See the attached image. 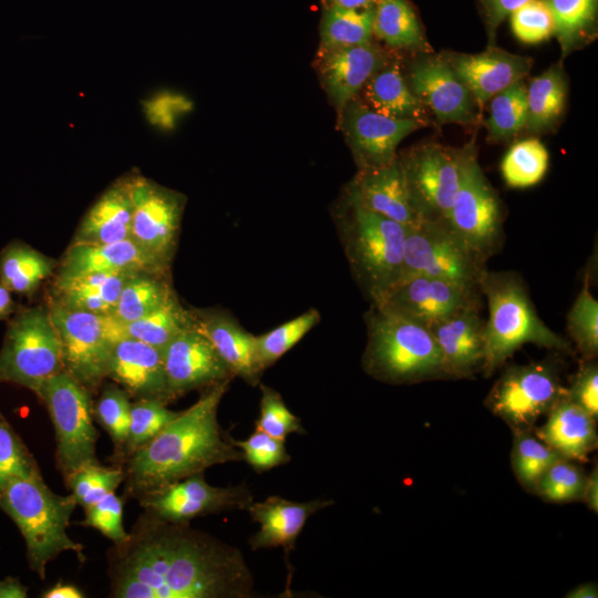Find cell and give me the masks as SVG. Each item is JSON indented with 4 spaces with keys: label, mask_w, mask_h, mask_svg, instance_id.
<instances>
[{
    "label": "cell",
    "mask_w": 598,
    "mask_h": 598,
    "mask_svg": "<svg viewBox=\"0 0 598 598\" xmlns=\"http://www.w3.org/2000/svg\"><path fill=\"white\" fill-rule=\"evenodd\" d=\"M111 597L247 598L254 580L241 553L187 523L145 513L110 555Z\"/></svg>",
    "instance_id": "1"
},
{
    "label": "cell",
    "mask_w": 598,
    "mask_h": 598,
    "mask_svg": "<svg viewBox=\"0 0 598 598\" xmlns=\"http://www.w3.org/2000/svg\"><path fill=\"white\" fill-rule=\"evenodd\" d=\"M230 381L209 385L192 406L128 455L123 471L131 495L140 497L213 465L244 461L241 451L217 420L219 403Z\"/></svg>",
    "instance_id": "2"
},
{
    "label": "cell",
    "mask_w": 598,
    "mask_h": 598,
    "mask_svg": "<svg viewBox=\"0 0 598 598\" xmlns=\"http://www.w3.org/2000/svg\"><path fill=\"white\" fill-rule=\"evenodd\" d=\"M480 290L487 299L489 311L484 327V377L494 374L526 343L575 354L570 341L553 331L538 317L517 274L485 269L480 279Z\"/></svg>",
    "instance_id": "3"
},
{
    "label": "cell",
    "mask_w": 598,
    "mask_h": 598,
    "mask_svg": "<svg viewBox=\"0 0 598 598\" xmlns=\"http://www.w3.org/2000/svg\"><path fill=\"white\" fill-rule=\"evenodd\" d=\"M333 218L353 278L370 302L378 301L401 278L408 228L367 209L346 192Z\"/></svg>",
    "instance_id": "4"
},
{
    "label": "cell",
    "mask_w": 598,
    "mask_h": 598,
    "mask_svg": "<svg viewBox=\"0 0 598 598\" xmlns=\"http://www.w3.org/2000/svg\"><path fill=\"white\" fill-rule=\"evenodd\" d=\"M363 371L389 384L444 380L439 347L429 328L371 303L364 313Z\"/></svg>",
    "instance_id": "5"
},
{
    "label": "cell",
    "mask_w": 598,
    "mask_h": 598,
    "mask_svg": "<svg viewBox=\"0 0 598 598\" xmlns=\"http://www.w3.org/2000/svg\"><path fill=\"white\" fill-rule=\"evenodd\" d=\"M76 505L72 494L53 493L41 476L13 480L0 493V507L19 527L30 568L41 579L47 565L63 551H73L81 560L85 558L82 545L66 532Z\"/></svg>",
    "instance_id": "6"
},
{
    "label": "cell",
    "mask_w": 598,
    "mask_h": 598,
    "mask_svg": "<svg viewBox=\"0 0 598 598\" xmlns=\"http://www.w3.org/2000/svg\"><path fill=\"white\" fill-rule=\"evenodd\" d=\"M62 371L61 342L48 308L18 311L8 323L0 350V382L38 394L45 381Z\"/></svg>",
    "instance_id": "7"
},
{
    "label": "cell",
    "mask_w": 598,
    "mask_h": 598,
    "mask_svg": "<svg viewBox=\"0 0 598 598\" xmlns=\"http://www.w3.org/2000/svg\"><path fill=\"white\" fill-rule=\"evenodd\" d=\"M503 207L497 192L485 177L475 142L463 171L462 181L445 223L457 239L482 264L503 246Z\"/></svg>",
    "instance_id": "8"
},
{
    "label": "cell",
    "mask_w": 598,
    "mask_h": 598,
    "mask_svg": "<svg viewBox=\"0 0 598 598\" xmlns=\"http://www.w3.org/2000/svg\"><path fill=\"white\" fill-rule=\"evenodd\" d=\"M566 388L553 359L507 367L494 382L484 404L512 432L533 431Z\"/></svg>",
    "instance_id": "9"
},
{
    "label": "cell",
    "mask_w": 598,
    "mask_h": 598,
    "mask_svg": "<svg viewBox=\"0 0 598 598\" xmlns=\"http://www.w3.org/2000/svg\"><path fill=\"white\" fill-rule=\"evenodd\" d=\"M37 395L54 425L56 460L64 477L85 464L97 463L99 432L92 421L89 390L62 371L45 381Z\"/></svg>",
    "instance_id": "10"
},
{
    "label": "cell",
    "mask_w": 598,
    "mask_h": 598,
    "mask_svg": "<svg viewBox=\"0 0 598 598\" xmlns=\"http://www.w3.org/2000/svg\"><path fill=\"white\" fill-rule=\"evenodd\" d=\"M474 142L461 148L426 142L399 156L411 199L422 220H445Z\"/></svg>",
    "instance_id": "11"
},
{
    "label": "cell",
    "mask_w": 598,
    "mask_h": 598,
    "mask_svg": "<svg viewBox=\"0 0 598 598\" xmlns=\"http://www.w3.org/2000/svg\"><path fill=\"white\" fill-rule=\"evenodd\" d=\"M485 269L444 220H424L406 229L399 282L412 276H426L480 290Z\"/></svg>",
    "instance_id": "12"
},
{
    "label": "cell",
    "mask_w": 598,
    "mask_h": 598,
    "mask_svg": "<svg viewBox=\"0 0 598 598\" xmlns=\"http://www.w3.org/2000/svg\"><path fill=\"white\" fill-rule=\"evenodd\" d=\"M48 311L61 342L64 371L87 390L95 388L107 378L116 342L112 317L72 310L53 299Z\"/></svg>",
    "instance_id": "13"
},
{
    "label": "cell",
    "mask_w": 598,
    "mask_h": 598,
    "mask_svg": "<svg viewBox=\"0 0 598 598\" xmlns=\"http://www.w3.org/2000/svg\"><path fill=\"white\" fill-rule=\"evenodd\" d=\"M125 177L132 200L130 238L168 267L176 248L185 198L141 174Z\"/></svg>",
    "instance_id": "14"
},
{
    "label": "cell",
    "mask_w": 598,
    "mask_h": 598,
    "mask_svg": "<svg viewBox=\"0 0 598 598\" xmlns=\"http://www.w3.org/2000/svg\"><path fill=\"white\" fill-rule=\"evenodd\" d=\"M412 93L439 125H476L482 114L472 93L441 53H415L404 72Z\"/></svg>",
    "instance_id": "15"
},
{
    "label": "cell",
    "mask_w": 598,
    "mask_h": 598,
    "mask_svg": "<svg viewBox=\"0 0 598 598\" xmlns=\"http://www.w3.org/2000/svg\"><path fill=\"white\" fill-rule=\"evenodd\" d=\"M254 502L244 486L217 487L209 485L203 473H197L140 496L145 513L168 523H187L208 514L228 509H245Z\"/></svg>",
    "instance_id": "16"
},
{
    "label": "cell",
    "mask_w": 598,
    "mask_h": 598,
    "mask_svg": "<svg viewBox=\"0 0 598 598\" xmlns=\"http://www.w3.org/2000/svg\"><path fill=\"white\" fill-rule=\"evenodd\" d=\"M481 296V290L437 278L412 276L396 283L381 299L371 303L429 328L465 309H480Z\"/></svg>",
    "instance_id": "17"
},
{
    "label": "cell",
    "mask_w": 598,
    "mask_h": 598,
    "mask_svg": "<svg viewBox=\"0 0 598 598\" xmlns=\"http://www.w3.org/2000/svg\"><path fill=\"white\" fill-rule=\"evenodd\" d=\"M339 115L359 171L392 163L398 157L396 148L402 140L424 127L415 121L378 113L358 97L352 99Z\"/></svg>",
    "instance_id": "18"
},
{
    "label": "cell",
    "mask_w": 598,
    "mask_h": 598,
    "mask_svg": "<svg viewBox=\"0 0 598 598\" xmlns=\"http://www.w3.org/2000/svg\"><path fill=\"white\" fill-rule=\"evenodd\" d=\"M440 53L472 93L481 114L494 95L524 80L533 68L530 56L507 52L496 44L480 53Z\"/></svg>",
    "instance_id": "19"
},
{
    "label": "cell",
    "mask_w": 598,
    "mask_h": 598,
    "mask_svg": "<svg viewBox=\"0 0 598 598\" xmlns=\"http://www.w3.org/2000/svg\"><path fill=\"white\" fill-rule=\"evenodd\" d=\"M163 355L171 400L234 378L213 344L194 327L173 339Z\"/></svg>",
    "instance_id": "20"
},
{
    "label": "cell",
    "mask_w": 598,
    "mask_h": 598,
    "mask_svg": "<svg viewBox=\"0 0 598 598\" xmlns=\"http://www.w3.org/2000/svg\"><path fill=\"white\" fill-rule=\"evenodd\" d=\"M471 308L429 327L442 360L444 380L473 379L482 372L485 357V321Z\"/></svg>",
    "instance_id": "21"
},
{
    "label": "cell",
    "mask_w": 598,
    "mask_h": 598,
    "mask_svg": "<svg viewBox=\"0 0 598 598\" xmlns=\"http://www.w3.org/2000/svg\"><path fill=\"white\" fill-rule=\"evenodd\" d=\"M392 54L374 40L319 53L320 80L339 114Z\"/></svg>",
    "instance_id": "22"
},
{
    "label": "cell",
    "mask_w": 598,
    "mask_h": 598,
    "mask_svg": "<svg viewBox=\"0 0 598 598\" xmlns=\"http://www.w3.org/2000/svg\"><path fill=\"white\" fill-rule=\"evenodd\" d=\"M346 193L367 209L405 228L424 221L411 199L399 155L388 165L359 171Z\"/></svg>",
    "instance_id": "23"
},
{
    "label": "cell",
    "mask_w": 598,
    "mask_h": 598,
    "mask_svg": "<svg viewBox=\"0 0 598 598\" xmlns=\"http://www.w3.org/2000/svg\"><path fill=\"white\" fill-rule=\"evenodd\" d=\"M331 504L333 501L293 502L276 495L269 496L262 502H251L246 511L260 525L258 533L249 538L248 543L251 549L282 547L290 579L289 558L295 549L297 538L308 518Z\"/></svg>",
    "instance_id": "24"
},
{
    "label": "cell",
    "mask_w": 598,
    "mask_h": 598,
    "mask_svg": "<svg viewBox=\"0 0 598 598\" xmlns=\"http://www.w3.org/2000/svg\"><path fill=\"white\" fill-rule=\"evenodd\" d=\"M168 267L145 252L131 238L110 244L72 243L66 249L60 277L85 274H167Z\"/></svg>",
    "instance_id": "25"
},
{
    "label": "cell",
    "mask_w": 598,
    "mask_h": 598,
    "mask_svg": "<svg viewBox=\"0 0 598 598\" xmlns=\"http://www.w3.org/2000/svg\"><path fill=\"white\" fill-rule=\"evenodd\" d=\"M107 377L138 399L171 400L163 350L143 341L124 338L112 349Z\"/></svg>",
    "instance_id": "26"
},
{
    "label": "cell",
    "mask_w": 598,
    "mask_h": 598,
    "mask_svg": "<svg viewBox=\"0 0 598 598\" xmlns=\"http://www.w3.org/2000/svg\"><path fill=\"white\" fill-rule=\"evenodd\" d=\"M193 316L194 328L213 344L233 375L258 384L262 372L256 362L255 336L225 311H193Z\"/></svg>",
    "instance_id": "27"
},
{
    "label": "cell",
    "mask_w": 598,
    "mask_h": 598,
    "mask_svg": "<svg viewBox=\"0 0 598 598\" xmlns=\"http://www.w3.org/2000/svg\"><path fill=\"white\" fill-rule=\"evenodd\" d=\"M546 416L540 427H534V434L563 457L586 462L598 445L597 420L566 394L556 401Z\"/></svg>",
    "instance_id": "28"
},
{
    "label": "cell",
    "mask_w": 598,
    "mask_h": 598,
    "mask_svg": "<svg viewBox=\"0 0 598 598\" xmlns=\"http://www.w3.org/2000/svg\"><path fill=\"white\" fill-rule=\"evenodd\" d=\"M357 97L383 115L415 121L424 127L432 124L431 114L410 90L400 56L394 53L374 72Z\"/></svg>",
    "instance_id": "29"
},
{
    "label": "cell",
    "mask_w": 598,
    "mask_h": 598,
    "mask_svg": "<svg viewBox=\"0 0 598 598\" xmlns=\"http://www.w3.org/2000/svg\"><path fill=\"white\" fill-rule=\"evenodd\" d=\"M132 200L126 177L113 183L84 215L73 243L110 244L131 237Z\"/></svg>",
    "instance_id": "30"
},
{
    "label": "cell",
    "mask_w": 598,
    "mask_h": 598,
    "mask_svg": "<svg viewBox=\"0 0 598 598\" xmlns=\"http://www.w3.org/2000/svg\"><path fill=\"white\" fill-rule=\"evenodd\" d=\"M130 276L132 275L102 272L73 277L58 276L51 299L72 310L112 315Z\"/></svg>",
    "instance_id": "31"
},
{
    "label": "cell",
    "mask_w": 598,
    "mask_h": 598,
    "mask_svg": "<svg viewBox=\"0 0 598 598\" xmlns=\"http://www.w3.org/2000/svg\"><path fill=\"white\" fill-rule=\"evenodd\" d=\"M569 84L563 60L546 69L526 85L527 122L532 135L554 131L566 110Z\"/></svg>",
    "instance_id": "32"
},
{
    "label": "cell",
    "mask_w": 598,
    "mask_h": 598,
    "mask_svg": "<svg viewBox=\"0 0 598 598\" xmlns=\"http://www.w3.org/2000/svg\"><path fill=\"white\" fill-rule=\"evenodd\" d=\"M373 37L392 50L434 52L410 0H379L374 7Z\"/></svg>",
    "instance_id": "33"
},
{
    "label": "cell",
    "mask_w": 598,
    "mask_h": 598,
    "mask_svg": "<svg viewBox=\"0 0 598 598\" xmlns=\"http://www.w3.org/2000/svg\"><path fill=\"white\" fill-rule=\"evenodd\" d=\"M554 21L561 60L596 40L598 0H544Z\"/></svg>",
    "instance_id": "34"
},
{
    "label": "cell",
    "mask_w": 598,
    "mask_h": 598,
    "mask_svg": "<svg viewBox=\"0 0 598 598\" xmlns=\"http://www.w3.org/2000/svg\"><path fill=\"white\" fill-rule=\"evenodd\" d=\"M193 327V311L181 305L176 293L146 317L127 323L120 322L122 339H136L161 350Z\"/></svg>",
    "instance_id": "35"
},
{
    "label": "cell",
    "mask_w": 598,
    "mask_h": 598,
    "mask_svg": "<svg viewBox=\"0 0 598 598\" xmlns=\"http://www.w3.org/2000/svg\"><path fill=\"white\" fill-rule=\"evenodd\" d=\"M53 261L29 245L13 241L0 252V282L11 292L33 293L51 275Z\"/></svg>",
    "instance_id": "36"
},
{
    "label": "cell",
    "mask_w": 598,
    "mask_h": 598,
    "mask_svg": "<svg viewBox=\"0 0 598 598\" xmlns=\"http://www.w3.org/2000/svg\"><path fill=\"white\" fill-rule=\"evenodd\" d=\"M374 7L353 10L323 6L319 53L354 47L374 40Z\"/></svg>",
    "instance_id": "37"
},
{
    "label": "cell",
    "mask_w": 598,
    "mask_h": 598,
    "mask_svg": "<svg viewBox=\"0 0 598 598\" xmlns=\"http://www.w3.org/2000/svg\"><path fill=\"white\" fill-rule=\"evenodd\" d=\"M175 295L166 274H136L128 277L111 316L122 323L146 317Z\"/></svg>",
    "instance_id": "38"
},
{
    "label": "cell",
    "mask_w": 598,
    "mask_h": 598,
    "mask_svg": "<svg viewBox=\"0 0 598 598\" xmlns=\"http://www.w3.org/2000/svg\"><path fill=\"white\" fill-rule=\"evenodd\" d=\"M526 83L518 81L489 100V115L485 122L488 141L507 142L526 128Z\"/></svg>",
    "instance_id": "39"
},
{
    "label": "cell",
    "mask_w": 598,
    "mask_h": 598,
    "mask_svg": "<svg viewBox=\"0 0 598 598\" xmlns=\"http://www.w3.org/2000/svg\"><path fill=\"white\" fill-rule=\"evenodd\" d=\"M560 457L563 456L538 439L533 431L513 433L512 470L517 482L528 493L534 494L542 474Z\"/></svg>",
    "instance_id": "40"
},
{
    "label": "cell",
    "mask_w": 598,
    "mask_h": 598,
    "mask_svg": "<svg viewBox=\"0 0 598 598\" xmlns=\"http://www.w3.org/2000/svg\"><path fill=\"white\" fill-rule=\"evenodd\" d=\"M549 164V154L538 138L522 140L511 146L501 163V172L509 187L525 188L539 183Z\"/></svg>",
    "instance_id": "41"
},
{
    "label": "cell",
    "mask_w": 598,
    "mask_h": 598,
    "mask_svg": "<svg viewBox=\"0 0 598 598\" xmlns=\"http://www.w3.org/2000/svg\"><path fill=\"white\" fill-rule=\"evenodd\" d=\"M320 321L317 309H309L269 332L255 336V357L261 372L293 348Z\"/></svg>",
    "instance_id": "42"
},
{
    "label": "cell",
    "mask_w": 598,
    "mask_h": 598,
    "mask_svg": "<svg viewBox=\"0 0 598 598\" xmlns=\"http://www.w3.org/2000/svg\"><path fill=\"white\" fill-rule=\"evenodd\" d=\"M589 272L567 313L566 330L580 360H594L598 355V301L589 287Z\"/></svg>",
    "instance_id": "43"
},
{
    "label": "cell",
    "mask_w": 598,
    "mask_h": 598,
    "mask_svg": "<svg viewBox=\"0 0 598 598\" xmlns=\"http://www.w3.org/2000/svg\"><path fill=\"white\" fill-rule=\"evenodd\" d=\"M586 476L576 461L560 457L542 474L534 494L548 503L580 502Z\"/></svg>",
    "instance_id": "44"
},
{
    "label": "cell",
    "mask_w": 598,
    "mask_h": 598,
    "mask_svg": "<svg viewBox=\"0 0 598 598\" xmlns=\"http://www.w3.org/2000/svg\"><path fill=\"white\" fill-rule=\"evenodd\" d=\"M178 413L168 410L166 402L155 399H140L131 404L128 431L123 445L125 455H131L150 442Z\"/></svg>",
    "instance_id": "45"
},
{
    "label": "cell",
    "mask_w": 598,
    "mask_h": 598,
    "mask_svg": "<svg viewBox=\"0 0 598 598\" xmlns=\"http://www.w3.org/2000/svg\"><path fill=\"white\" fill-rule=\"evenodd\" d=\"M124 477V471L121 468L90 463L68 474L65 480L78 505L87 508L114 492Z\"/></svg>",
    "instance_id": "46"
},
{
    "label": "cell",
    "mask_w": 598,
    "mask_h": 598,
    "mask_svg": "<svg viewBox=\"0 0 598 598\" xmlns=\"http://www.w3.org/2000/svg\"><path fill=\"white\" fill-rule=\"evenodd\" d=\"M38 476L41 474L32 455L0 414V493L13 480Z\"/></svg>",
    "instance_id": "47"
},
{
    "label": "cell",
    "mask_w": 598,
    "mask_h": 598,
    "mask_svg": "<svg viewBox=\"0 0 598 598\" xmlns=\"http://www.w3.org/2000/svg\"><path fill=\"white\" fill-rule=\"evenodd\" d=\"M261 398L256 430L283 440L291 433L306 431L300 419L285 404L282 396L272 388L260 384Z\"/></svg>",
    "instance_id": "48"
},
{
    "label": "cell",
    "mask_w": 598,
    "mask_h": 598,
    "mask_svg": "<svg viewBox=\"0 0 598 598\" xmlns=\"http://www.w3.org/2000/svg\"><path fill=\"white\" fill-rule=\"evenodd\" d=\"M511 29L516 39L536 44L554 37V21L544 0H527L509 14Z\"/></svg>",
    "instance_id": "49"
},
{
    "label": "cell",
    "mask_w": 598,
    "mask_h": 598,
    "mask_svg": "<svg viewBox=\"0 0 598 598\" xmlns=\"http://www.w3.org/2000/svg\"><path fill=\"white\" fill-rule=\"evenodd\" d=\"M246 461L256 472L269 471L290 461L285 441L256 430L246 440H234Z\"/></svg>",
    "instance_id": "50"
},
{
    "label": "cell",
    "mask_w": 598,
    "mask_h": 598,
    "mask_svg": "<svg viewBox=\"0 0 598 598\" xmlns=\"http://www.w3.org/2000/svg\"><path fill=\"white\" fill-rule=\"evenodd\" d=\"M130 411L127 392L116 386H107L95 406L97 420L120 447H123L127 436Z\"/></svg>",
    "instance_id": "51"
},
{
    "label": "cell",
    "mask_w": 598,
    "mask_h": 598,
    "mask_svg": "<svg viewBox=\"0 0 598 598\" xmlns=\"http://www.w3.org/2000/svg\"><path fill=\"white\" fill-rule=\"evenodd\" d=\"M85 524L96 528L114 545L124 543L128 534L123 526V502L114 492L85 508Z\"/></svg>",
    "instance_id": "52"
},
{
    "label": "cell",
    "mask_w": 598,
    "mask_h": 598,
    "mask_svg": "<svg viewBox=\"0 0 598 598\" xmlns=\"http://www.w3.org/2000/svg\"><path fill=\"white\" fill-rule=\"evenodd\" d=\"M566 396L598 420V364L597 359L580 360L578 370L570 377Z\"/></svg>",
    "instance_id": "53"
},
{
    "label": "cell",
    "mask_w": 598,
    "mask_h": 598,
    "mask_svg": "<svg viewBox=\"0 0 598 598\" xmlns=\"http://www.w3.org/2000/svg\"><path fill=\"white\" fill-rule=\"evenodd\" d=\"M147 120L155 126L172 128L175 121L192 110V102L182 94L163 92L143 103Z\"/></svg>",
    "instance_id": "54"
},
{
    "label": "cell",
    "mask_w": 598,
    "mask_h": 598,
    "mask_svg": "<svg viewBox=\"0 0 598 598\" xmlns=\"http://www.w3.org/2000/svg\"><path fill=\"white\" fill-rule=\"evenodd\" d=\"M527 0H477L487 34V45H495L497 30L505 18Z\"/></svg>",
    "instance_id": "55"
},
{
    "label": "cell",
    "mask_w": 598,
    "mask_h": 598,
    "mask_svg": "<svg viewBox=\"0 0 598 598\" xmlns=\"http://www.w3.org/2000/svg\"><path fill=\"white\" fill-rule=\"evenodd\" d=\"M595 514L598 513V467L595 462L590 473L586 476L581 501Z\"/></svg>",
    "instance_id": "56"
},
{
    "label": "cell",
    "mask_w": 598,
    "mask_h": 598,
    "mask_svg": "<svg viewBox=\"0 0 598 598\" xmlns=\"http://www.w3.org/2000/svg\"><path fill=\"white\" fill-rule=\"evenodd\" d=\"M27 597V587L17 578L7 577L0 580V598H24Z\"/></svg>",
    "instance_id": "57"
},
{
    "label": "cell",
    "mask_w": 598,
    "mask_h": 598,
    "mask_svg": "<svg viewBox=\"0 0 598 598\" xmlns=\"http://www.w3.org/2000/svg\"><path fill=\"white\" fill-rule=\"evenodd\" d=\"M83 596L82 591L70 584H56L42 595L43 598H82Z\"/></svg>",
    "instance_id": "58"
},
{
    "label": "cell",
    "mask_w": 598,
    "mask_h": 598,
    "mask_svg": "<svg viewBox=\"0 0 598 598\" xmlns=\"http://www.w3.org/2000/svg\"><path fill=\"white\" fill-rule=\"evenodd\" d=\"M379 0H322V6H333L343 9H367L375 7Z\"/></svg>",
    "instance_id": "59"
},
{
    "label": "cell",
    "mask_w": 598,
    "mask_h": 598,
    "mask_svg": "<svg viewBox=\"0 0 598 598\" xmlns=\"http://www.w3.org/2000/svg\"><path fill=\"white\" fill-rule=\"evenodd\" d=\"M16 309L11 291L0 282V320L9 317Z\"/></svg>",
    "instance_id": "60"
},
{
    "label": "cell",
    "mask_w": 598,
    "mask_h": 598,
    "mask_svg": "<svg viewBox=\"0 0 598 598\" xmlns=\"http://www.w3.org/2000/svg\"><path fill=\"white\" fill-rule=\"evenodd\" d=\"M567 598H597L598 586L596 582L580 584L566 594Z\"/></svg>",
    "instance_id": "61"
}]
</instances>
